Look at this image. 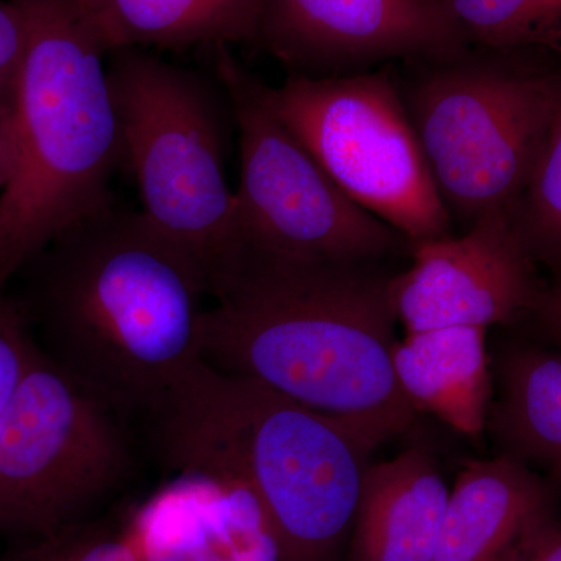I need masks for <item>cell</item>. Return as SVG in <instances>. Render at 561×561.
Segmentation results:
<instances>
[{"label": "cell", "mask_w": 561, "mask_h": 561, "mask_svg": "<svg viewBox=\"0 0 561 561\" xmlns=\"http://www.w3.org/2000/svg\"><path fill=\"white\" fill-rule=\"evenodd\" d=\"M20 273L27 287L16 301L39 348L124 420L157 419L205 364L208 275L142 210L113 203L84 217Z\"/></svg>", "instance_id": "6da1fadb"}, {"label": "cell", "mask_w": 561, "mask_h": 561, "mask_svg": "<svg viewBox=\"0 0 561 561\" xmlns=\"http://www.w3.org/2000/svg\"><path fill=\"white\" fill-rule=\"evenodd\" d=\"M287 127L339 187L409 243L443 238L453 217L390 68L350 76H289L272 88Z\"/></svg>", "instance_id": "9c48e42d"}, {"label": "cell", "mask_w": 561, "mask_h": 561, "mask_svg": "<svg viewBox=\"0 0 561 561\" xmlns=\"http://www.w3.org/2000/svg\"><path fill=\"white\" fill-rule=\"evenodd\" d=\"M497 561H561V516L557 508L530 523Z\"/></svg>", "instance_id": "603a6c76"}, {"label": "cell", "mask_w": 561, "mask_h": 561, "mask_svg": "<svg viewBox=\"0 0 561 561\" xmlns=\"http://www.w3.org/2000/svg\"><path fill=\"white\" fill-rule=\"evenodd\" d=\"M25 51V24L11 0H0V98L16 102L18 77Z\"/></svg>", "instance_id": "7402d4cb"}, {"label": "cell", "mask_w": 561, "mask_h": 561, "mask_svg": "<svg viewBox=\"0 0 561 561\" xmlns=\"http://www.w3.org/2000/svg\"><path fill=\"white\" fill-rule=\"evenodd\" d=\"M494 430L505 454L537 465L561 489V354L531 346L505 353Z\"/></svg>", "instance_id": "e0dca14e"}, {"label": "cell", "mask_w": 561, "mask_h": 561, "mask_svg": "<svg viewBox=\"0 0 561 561\" xmlns=\"http://www.w3.org/2000/svg\"><path fill=\"white\" fill-rule=\"evenodd\" d=\"M38 343L20 302L0 289V424L31 365Z\"/></svg>", "instance_id": "44dd1931"}, {"label": "cell", "mask_w": 561, "mask_h": 561, "mask_svg": "<svg viewBox=\"0 0 561 561\" xmlns=\"http://www.w3.org/2000/svg\"><path fill=\"white\" fill-rule=\"evenodd\" d=\"M25 24L14 162L0 192V289L58 234L108 208L122 160L103 58L84 0H11Z\"/></svg>", "instance_id": "277c9868"}, {"label": "cell", "mask_w": 561, "mask_h": 561, "mask_svg": "<svg viewBox=\"0 0 561 561\" xmlns=\"http://www.w3.org/2000/svg\"><path fill=\"white\" fill-rule=\"evenodd\" d=\"M381 262L242 254L203 313V360L381 445L419 413L394 375L398 273Z\"/></svg>", "instance_id": "7a4b0ae2"}, {"label": "cell", "mask_w": 561, "mask_h": 561, "mask_svg": "<svg viewBox=\"0 0 561 561\" xmlns=\"http://www.w3.org/2000/svg\"><path fill=\"white\" fill-rule=\"evenodd\" d=\"M216 77L241 144L236 230L242 254L373 262L411 251L408 239L351 201L272 102V87L216 49Z\"/></svg>", "instance_id": "52a82bcc"}, {"label": "cell", "mask_w": 561, "mask_h": 561, "mask_svg": "<svg viewBox=\"0 0 561 561\" xmlns=\"http://www.w3.org/2000/svg\"><path fill=\"white\" fill-rule=\"evenodd\" d=\"M471 49L561 50V0H442Z\"/></svg>", "instance_id": "ac0fdd59"}, {"label": "cell", "mask_w": 561, "mask_h": 561, "mask_svg": "<svg viewBox=\"0 0 561 561\" xmlns=\"http://www.w3.org/2000/svg\"><path fill=\"white\" fill-rule=\"evenodd\" d=\"M108 54L256 44L262 0H84Z\"/></svg>", "instance_id": "2e32d148"}, {"label": "cell", "mask_w": 561, "mask_h": 561, "mask_svg": "<svg viewBox=\"0 0 561 561\" xmlns=\"http://www.w3.org/2000/svg\"><path fill=\"white\" fill-rule=\"evenodd\" d=\"M448 497L424 449L370 465L351 527V561H431Z\"/></svg>", "instance_id": "5bb4252c"}, {"label": "cell", "mask_w": 561, "mask_h": 561, "mask_svg": "<svg viewBox=\"0 0 561 561\" xmlns=\"http://www.w3.org/2000/svg\"><path fill=\"white\" fill-rule=\"evenodd\" d=\"M513 214L530 256L561 268V113Z\"/></svg>", "instance_id": "d6986e66"}, {"label": "cell", "mask_w": 561, "mask_h": 561, "mask_svg": "<svg viewBox=\"0 0 561 561\" xmlns=\"http://www.w3.org/2000/svg\"><path fill=\"white\" fill-rule=\"evenodd\" d=\"M486 331L445 327L409 332L393 350L402 391L419 412H430L459 434L481 435L491 402Z\"/></svg>", "instance_id": "9a60e30c"}, {"label": "cell", "mask_w": 561, "mask_h": 561, "mask_svg": "<svg viewBox=\"0 0 561 561\" xmlns=\"http://www.w3.org/2000/svg\"><path fill=\"white\" fill-rule=\"evenodd\" d=\"M131 465L119 413L36 346L0 424V535L27 541L84 522Z\"/></svg>", "instance_id": "ba28073f"}, {"label": "cell", "mask_w": 561, "mask_h": 561, "mask_svg": "<svg viewBox=\"0 0 561 561\" xmlns=\"http://www.w3.org/2000/svg\"><path fill=\"white\" fill-rule=\"evenodd\" d=\"M513 209L489 210L459 238L411 245V268L397 276L398 320L408 334L445 327L489 330L530 316L541 287Z\"/></svg>", "instance_id": "8fae6325"}, {"label": "cell", "mask_w": 561, "mask_h": 561, "mask_svg": "<svg viewBox=\"0 0 561 561\" xmlns=\"http://www.w3.org/2000/svg\"><path fill=\"white\" fill-rule=\"evenodd\" d=\"M157 420L173 470L224 472L249 485L280 561L335 560L376 448L365 435L206 362Z\"/></svg>", "instance_id": "3957f363"}, {"label": "cell", "mask_w": 561, "mask_h": 561, "mask_svg": "<svg viewBox=\"0 0 561 561\" xmlns=\"http://www.w3.org/2000/svg\"><path fill=\"white\" fill-rule=\"evenodd\" d=\"M0 561H139V557L121 523L84 519L16 542Z\"/></svg>", "instance_id": "ffe728a7"}, {"label": "cell", "mask_w": 561, "mask_h": 561, "mask_svg": "<svg viewBox=\"0 0 561 561\" xmlns=\"http://www.w3.org/2000/svg\"><path fill=\"white\" fill-rule=\"evenodd\" d=\"M14 162V103L0 98V192Z\"/></svg>", "instance_id": "d4e9b609"}, {"label": "cell", "mask_w": 561, "mask_h": 561, "mask_svg": "<svg viewBox=\"0 0 561 561\" xmlns=\"http://www.w3.org/2000/svg\"><path fill=\"white\" fill-rule=\"evenodd\" d=\"M256 46L311 79L468 49L442 0H262Z\"/></svg>", "instance_id": "30bf717a"}, {"label": "cell", "mask_w": 561, "mask_h": 561, "mask_svg": "<svg viewBox=\"0 0 561 561\" xmlns=\"http://www.w3.org/2000/svg\"><path fill=\"white\" fill-rule=\"evenodd\" d=\"M530 317L548 341L561 346V278L548 289H541Z\"/></svg>", "instance_id": "cb8c5ba5"}, {"label": "cell", "mask_w": 561, "mask_h": 561, "mask_svg": "<svg viewBox=\"0 0 561 561\" xmlns=\"http://www.w3.org/2000/svg\"><path fill=\"white\" fill-rule=\"evenodd\" d=\"M511 54L468 47L409 61L400 87L443 202L467 228L519 202L561 113L560 73Z\"/></svg>", "instance_id": "5b68a950"}, {"label": "cell", "mask_w": 561, "mask_h": 561, "mask_svg": "<svg viewBox=\"0 0 561 561\" xmlns=\"http://www.w3.org/2000/svg\"><path fill=\"white\" fill-rule=\"evenodd\" d=\"M106 73L142 213L197 257L210 294L239 257L219 92L139 47L111 51Z\"/></svg>", "instance_id": "8992f818"}, {"label": "cell", "mask_w": 561, "mask_h": 561, "mask_svg": "<svg viewBox=\"0 0 561 561\" xmlns=\"http://www.w3.org/2000/svg\"><path fill=\"white\" fill-rule=\"evenodd\" d=\"M557 508V490L502 454L468 465L449 490L431 561H497L535 519Z\"/></svg>", "instance_id": "4fadbf2b"}, {"label": "cell", "mask_w": 561, "mask_h": 561, "mask_svg": "<svg viewBox=\"0 0 561 561\" xmlns=\"http://www.w3.org/2000/svg\"><path fill=\"white\" fill-rule=\"evenodd\" d=\"M121 524L139 561H280L260 501L224 472L179 468Z\"/></svg>", "instance_id": "7c38bea8"}]
</instances>
